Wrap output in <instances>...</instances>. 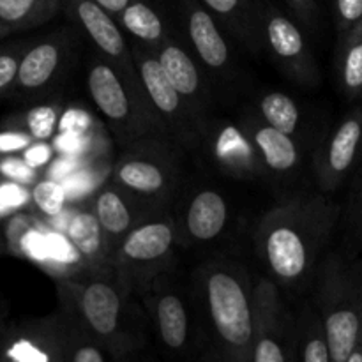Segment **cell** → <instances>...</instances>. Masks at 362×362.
I'll return each mask as SVG.
<instances>
[{
  "label": "cell",
  "instance_id": "6da1fadb",
  "mask_svg": "<svg viewBox=\"0 0 362 362\" xmlns=\"http://www.w3.org/2000/svg\"><path fill=\"white\" fill-rule=\"evenodd\" d=\"M341 211L325 194L290 198L265 212L255 228V250L278 288L300 290L318 271Z\"/></svg>",
  "mask_w": 362,
  "mask_h": 362
},
{
  "label": "cell",
  "instance_id": "7a4b0ae2",
  "mask_svg": "<svg viewBox=\"0 0 362 362\" xmlns=\"http://www.w3.org/2000/svg\"><path fill=\"white\" fill-rule=\"evenodd\" d=\"M193 283L209 345L228 362H250L257 329V281L243 264L212 258L194 271Z\"/></svg>",
  "mask_w": 362,
  "mask_h": 362
},
{
  "label": "cell",
  "instance_id": "3957f363",
  "mask_svg": "<svg viewBox=\"0 0 362 362\" xmlns=\"http://www.w3.org/2000/svg\"><path fill=\"white\" fill-rule=\"evenodd\" d=\"M60 311L101 343L113 359L129 357L141 346L131 322V296L108 274H83L57 279Z\"/></svg>",
  "mask_w": 362,
  "mask_h": 362
},
{
  "label": "cell",
  "instance_id": "277c9868",
  "mask_svg": "<svg viewBox=\"0 0 362 362\" xmlns=\"http://www.w3.org/2000/svg\"><path fill=\"white\" fill-rule=\"evenodd\" d=\"M313 303L332 362H345L362 334V262L331 253L318 265Z\"/></svg>",
  "mask_w": 362,
  "mask_h": 362
},
{
  "label": "cell",
  "instance_id": "5b68a950",
  "mask_svg": "<svg viewBox=\"0 0 362 362\" xmlns=\"http://www.w3.org/2000/svg\"><path fill=\"white\" fill-rule=\"evenodd\" d=\"M85 85L90 101L124 145L151 136H165L161 124L145 101L140 85L131 83L112 62L92 57Z\"/></svg>",
  "mask_w": 362,
  "mask_h": 362
},
{
  "label": "cell",
  "instance_id": "8992f818",
  "mask_svg": "<svg viewBox=\"0 0 362 362\" xmlns=\"http://www.w3.org/2000/svg\"><path fill=\"white\" fill-rule=\"evenodd\" d=\"M177 232L172 212L159 211L138 223L113 250V278L131 297H140L173 269Z\"/></svg>",
  "mask_w": 362,
  "mask_h": 362
},
{
  "label": "cell",
  "instance_id": "52a82bcc",
  "mask_svg": "<svg viewBox=\"0 0 362 362\" xmlns=\"http://www.w3.org/2000/svg\"><path fill=\"white\" fill-rule=\"evenodd\" d=\"M179 165L161 136H151L126 145L124 154L113 163L110 180L147 205L163 211L179 187Z\"/></svg>",
  "mask_w": 362,
  "mask_h": 362
},
{
  "label": "cell",
  "instance_id": "ba28073f",
  "mask_svg": "<svg viewBox=\"0 0 362 362\" xmlns=\"http://www.w3.org/2000/svg\"><path fill=\"white\" fill-rule=\"evenodd\" d=\"M129 48L141 94L161 124L165 134L179 141L182 147H200L207 126L202 124L175 87L170 83L154 49L138 41L129 45Z\"/></svg>",
  "mask_w": 362,
  "mask_h": 362
},
{
  "label": "cell",
  "instance_id": "9c48e42d",
  "mask_svg": "<svg viewBox=\"0 0 362 362\" xmlns=\"http://www.w3.org/2000/svg\"><path fill=\"white\" fill-rule=\"evenodd\" d=\"M138 299L165 352L173 357L191 356L198 341V315L193 293L175 285L172 271L159 276Z\"/></svg>",
  "mask_w": 362,
  "mask_h": 362
},
{
  "label": "cell",
  "instance_id": "30bf717a",
  "mask_svg": "<svg viewBox=\"0 0 362 362\" xmlns=\"http://www.w3.org/2000/svg\"><path fill=\"white\" fill-rule=\"evenodd\" d=\"M262 49L271 55L278 69L300 87L320 83V67L303 28L274 4L260 2Z\"/></svg>",
  "mask_w": 362,
  "mask_h": 362
},
{
  "label": "cell",
  "instance_id": "8fae6325",
  "mask_svg": "<svg viewBox=\"0 0 362 362\" xmlns=\"http://www.w3.org/2000/svg\"><path fill=\"white\" fill-rule=\"evenodd\" d=\"M257 329L250 362H293L296 317L285 304L281 290L269 278L257 281Z\"/></svg>",
  "mask_w": 362,
  "mask_h": 362
},
{
  "label": "cell",
  "instance_id": "7c38bea8",
  "mask_svg": "<svg viewBox=\"0 0 362 362\" xmlns=\"http://www.w3.org/2000/svg\"><path fill=\"white\" fill-rule=\"evenodd\" d=\"M362 163V106L350 110L322 138L313 168L324 193L339 189Z\"/></svg>",
  "mask_w": 362,
  "mask_h": 362
},
{
  "label": "cell",
  "instance_id": "4fadbf2b",
  "mask_svg": "<svg viewBox=\"0 0 362 362\" xmlns=\"http://www.w3.org/2000/svg\"><path fill=\"white\" fill-rule=\"evenodd\" d=\"M74 46L76 30L66 27L28 42L18 66L14 90L30 98L52 90L69 67Z\"/></svg>",
  "mask_w": 362,
  "mask_h": 362
},
{
  "label": "cell",
  "instance_id": "5bb4252c",
  "mask_svg": "<svg viewBox=\"0 0 362 362\" xmlns=\"http://www.w3.org/2000/svg\"><path fill=\"white\" fill-rule=\"evenodd\" d=\"M172 218L179 246H207L218 240L228 226V200L216 187L194 186L179 198Z\"/></svg>",
  "mask_w": 362,
  "mask_h": 362
},
{
  "label": "cell",
  "instance_id": "9a60e30c",
  "mask_svg": "<svg viewBox=\"0 0 362 362\" xmlns=\"http://www.w3.org/2000/svg\"><path fill=\"white\" fill-rule=\"evenodd\" d=\"M62 11L90 39L103 59L112 62L131 83L138 85L129 42L112 14L94 0H62Z\"/></svg>",
  "mask_w": 362,
  "mask_h": 362
},
{
  "label": "cell",
  "instance_id": "2e32d148",
  "mask_svg": "<svg viewBox=\"0 0 362 362\" xmlns=\"http://www.w3.org/2000/svg\"><path fill=\"white\" fill-rule=\"evenodd\" d=\"M179 4L187 42L202 69L212 76H228L233 71V55L225 28L200 0H179Z\"/></svg>",
  "mask_w": 362,
  "mask_h": 362
},
{
  "label": "cell",
  "instance_id": "e0dca14e",
  "mask_svg": "<svg viewBox=\"0 0 362 362\" xmlns=\"http://www.w3.org/2000/svg\"><path fill=\"white\" fill-rule=\"evenodd\" d=\"M158 62L161 64L166 78L175 87L180 98L193 110L202 124L209 126V108H211V90L204 78V69L189 49L177 41L172 34L161 46L154 49Z\"/></svg>",
  "mask_w": 362,
  "mask_h": 362
},
{
  "label": "cell",
  "instance_id": "ac0fdd59",
  "mask_svg": "<svg viewBox=\"0 0 362 362\" xmlns=\"http://www.w3.org/2000/svg\"><path fill=\"white\" fill-rule=\"evenodd\" d=\"M200 147L207 148L209 158L219 170L240 180H251L265 175V170L251 145L250 138L239 124L209 122Z\"/></svg>",
  "mask_w": 362,
  "mask_h": 362
},
{
  "label": "cell",
  "instance_id": "d6986e66",
  "mask_svg": "<svg viewBox=\"0 0 362 362\" xmlns=\"http://www.w3.org/2000/svg\"><path fill=\"white\" fill-rule=\"evenodd\" d=\"M0 362H64L59 313L7 327Z\"/></svg>",
  "mask_w": 362,
  "mask_h": 362
},
{
  "label": "cell",
  "instance_id": "ffe728a7",
  "mask_svg": "<svg viewBox=\"0 0 362 362\" xmlns=\"http://www.w3.org/2000/svg\"><path fill=\"white\" fill-rule=\"evenodd\" d=\"M90 211L94 212L99 226L103 230L110 251L117 247V244L144 219L156 214V211L148 209L127 191L113 184L112 180L103 184L94 193L90 200ZM159 212V211H158Z\"/></svg>",
  "mask_w": 362,
  "mask_h": 362
},
{
  "label": "cell",
  "instance_id": "44dd1931",
  "mask_svg": "<svg viewBox=\"0 0 362 362\" xmlns=\"http://www.w3.org/2000/svg\"><path fill=\"white\" fill-rule=\"evenodd\" d=\"M239 126L250 138L265 173L285 177L299 170L303 152L296 136L265 124L257 112H247L240 119Z\"/></svg>",
  "mask_w": 362,
  "mask_h": 362
},
{
  "label": "cell",
  "instance_id": "7402d4cb",
  "mask_svg": "<svg viewBox=\"0 0 362 362\" xmlns=\"http://www.w3.org/2000/svg\"><path fill=\"white\" fill-rule=\"evenodd\" d=\"M59 218H62L64 223H55V225L49 223V225L67 237V240L73 244L76 253L85 262L88 272L113 276L112 251L90 207H67Z\"/></svg>",
  "mask_w": 362,
  "mask_h": 362
},
{
  "label": "cell",
  "instance_id": "603a6c76",
  "mask_svg": "<svg viewBox=\"0 0 362 362\" xmlns=\"http://www.w3.org/2000/svg\"><path fill=\"white\" fill-rule=\"evenodd\" d=\"M228 34L239 39L250 52L262 53V0H200Z\"/></svg>",
  "mask_w": 362,
  "mask_h": 362
},
{
  "label": "cell",
  "instance_id": "cb8c5ba5",
  "mask_svg": "<svg viewBox=\"0 0 362 362\" xmlns=\"http://www.w3.org/2000/svg\"><path fill=\"white\" fill-rule=\"evenodd\" d=\"M49 223L30 212H14L4 226L6 250L39 267L45 260Z\"/></svg>",
  "mask_w": 362,
  "mask_h": 362
},
{
  "label": "cell",
  "instance_id": "d4e9b609",
  "mask_svg": "<svg viewBox=\"0 0 362 362\" xmlns=\"http://www.w3.org/2000/svg\"><path fill=\"white\" fill-rule=\"evenodd\" d=\"M117 25L131 35L134 41L156 49L165 42L170 32L165 20L147 0H131L115 16Z\"/></svg>",
  "mask_w": 362,
  "mask_h": 362
},
{
  "label": "cell",
  "instance_id": "484cf974",
  "mask_svg": "<svg viewBox=\"0 0 362 362\" xmlns=\"http://www.w3.org/2000/svg\"><path fill=\"white\" fill-rule=\"evenodd\" d=\"M336 74L345 98H362V21L338 35Z\"/></svg>",
  "mask_w": 362,
  "mask_h": 362
},
{
  "label": "cell",
  "instance_id": "4316f807",
  "mask_svg": "<svg viewBox=\"0 0 362 362\" xmlns=\"http://www.w3.org/2000/svg\"><path fill=\"white\" fill-rule=\"evenodd\" d=\"M62 0H0V27L14 32L30 30L55 20Z\"/></svg>",
  "mask_w": 362,
  "mask_h": 362
},
{
  "label": "cell",
  "instance_id": "83f0119b",
  "mask_svg": "<svg viewBox=\"0 0 362 362\" xmlns=\"http://www.w3.org/2000/svg\"><path fill=\"white\" fill-rule=\"evenodd\" d=\"M293 362H332L324 325L313 300L296 317V359Z\"/></svg>",
  "mask_w": 362,
  "mask_h": 362
},
{
  "label": "cell",
  "instance_id": "f1b7e54d",
  "mask_svg": "<svg viewBox=\"0 0 362 362\" xmlns=\"http://www.w3.org/2000/svg\"><path fill=\"white\" fill-rule=\"evenodd\" d=\"M39 267L46 274L52 276L55 281L57 279L73 278V276L88 272L87 265L81 260L80 255L76 253L73 244L67 240V237L60 230H57L52 225H49L48 240H46L45 260H42Z\"/></svg>",
  "mask_w": 362,
  "mask_h": 362
},
{
  "label": "cell",
  "instance_id": "f546056e",
  "mask_svg": "<svg viewBox=\"0 0 362 362\" xmlns=\"http://www.w3.org/2000/svg\"><path fill=\"white\" fill-rule=\"evenodd\" d=\"M60 327H62L64 362H113L108 350L88 336L80 325L74 324L67 315L59 311Z\"/></svg>",
  "mask_w": 362,
  "mask_h": 362
},
{
  "label": "cell",
  "instance_id": "4dcf8cb0",
  "mask_svg": "<svg viewBox=\"0 0 362 362\" xmlns=\"http://www.w3.org/2000/svg\"><path fill=\"white\" fill-rule=\"evenodd\" d=\"M255 112L265 124L290 136H297L303 126L299 106L290 95L283 92H267L262 95Z\"/></svg>",
  "mask_w": 362,
  "mask_h": 362
},
{
  "label": "cell",
  "instance_id": "1f68e13d",
  "mask_svg": "<svg viewBox=\"0 0 362 362\" xmlns=\"http://www.w3.org/2000/svg\"><path fill=\"white\" fill-rule=\"evenodd\" d=\"M30 205L35 216L45 221H53L66 212L69 200H67L66 187L60 180L41 177L30 187Z\"/></svg>",
  "mask_w": 362,
  "mask_h": 362
},
{
  "label": "cell",
  "instance_id": "d6a6232c",
  "mask_svg": "<svg viewBox=\"0 0 362 362\" xmlns=\"http://www.w3.org/2000/svg\"><path fill=\"white\" fill-rule=\"evenodd\" d=\"M62 110L59 105H37L18 117L9 127L25 131L34 141H52L59 131Z\"/></svg>",
  "mask_w": 362,
  "mask_h": 362
},
{
  "label": "cell",
  "instance_id": "836d02e7",
  "mask_svg": "<svg viewBox=\"0 0 362 362\" xmlns=\"http://www.w3.org/2000/svg\"><path fill=\"white\" fill-rule=\"evenodd\" d=\"M346 240L352 247V251L346 255L356 257L357 253H362V163L354 177L349 207H346Z\"/></svg>",
  "mask_w": 362,
  "mask_h": 362
},
{
  "label": "cell",
  "instance_id": "e575fe53",
  "mask_svg": "<svg viewBox=\"0 0 362 362\" xmlns=\"http://www.w3.org/2000/svg\"><path fill=\"white\" fill-rule=\"evenodd\" d=\"M42 177V170L32 166L21 154H0V180L32 187Z\"/></svg>",
  "mask_w": 362,
  "mask_h": 362
},
{
  "label": "cell",
  "instance_id": "d590c367",
  "mask_svg": "<svg viewBox=\"0 0 362 362\" xmlns=\"http://www.w3.org/2000/svg\"><path fill=\"white\" fill-rule=\"evenodd\" d=\"M30 41L25 42H13L4 48H0V95H6L14 90L18 76V66L20 59L23 55L25 48Z\"/></svg>",
  "mask_w": 362,
  "mask_h": 362
},
{
  "label": "cell",
  "instance_id": "8d00e7d4",
  "mask_svg": "<svg viewBox=\"0 0 362 362\" xmlns=\"http://www.w3.org/2000/svg\"><path fill=\"white\" fill-rule=\"evenodd\" d=\"M101 129V124L83 108H66L60 115L59 131L57 133H71L76 136H88Z\"/></svg>",
  "mask_w": 362,
  "mask_h": 362
},
{
  "label": "cell",
  "instance_id": "74e56055",
  "mask_svg": "<svg viewBox=\"0 0 362 362\" xmlns=\"http://www.w3.org/2000/svg\"><path fill=\"white\" fill-rule=\"evenodd\" d=\"M334 21L338 35L362 21V0H334Z\"/></svg>",
  "mask_w": 362,
  "mask_h": 362
},
{
  "label": "cell",
  "instance_id": "f35d334b",
  "mask_svg": "<svg viewBox=\"0 0 362 362\" xmlns=\"http://www.w3.org/2000/svg\"><path fill=\"white\" fill-rule=\"evenodd\" d=\"M32 141L34 140L25 131L6 127L0 131V154H23Z\"/></svg>",
  "mask_w": 362,
  "mask_h": 362
},
{
  "label": "cell",
  "instance_id": "ab89813d",
  "mask_svg": "<svg viewBox=\"0 0 362 362\" xmlns=\"http://www.w3.org/2000/svg\"><path fill=\"white\" fill-rule=\"evenodd\" d=\"M21 156H23L32 166H35V168L45 172L46 166H48L49 163L53 161V158L57 156V152L55 148H53L52 141H32L30 147H28Z\"/></svg>",
  "mask_w": 362,
  "mask_h": 362
},
{
  "label": "cell",
  "instance_id": "60d3db41",
  "mask_svg": "<svg viewBox=\"0 0 362 362\" xmlns=\"http://www.w3.org/2000/svg\"><path fill=\"white\" fill-rule=\"evenodd\" d=\"M297 20L308 28H315L318 23V4L317 0H285Z\"/></svg>",
  "mask_w": 362,
  "mask_h": 362
},
{
  "label": "cell",
  "instance_id": "b9f144b4",
  "mask_svg": "<svg viewBox=\"0 0 362 362\" xmlns=\"http://www.w3.org/2000/svg\"><path fill=\"white\" fill-rule=\"evenodd\" d=\"M94 2H98L99 6L106 11V13H110L113 18H115L117 14H119L120 11H122L124 7L131 2V0H94Z\"/></svg>",
  "mask_w": 362,
  "mask_h": 362
},
{
  "label": "cell",
  "instance_id": "7bdbcfd3",
  "mask_svg": "<svg viewBox=\"0 0 362 362\" xmlns=\"http://www.w3.org/2000/svg\"><path fill=\"white\" fill-rule=\"evenodd\" d=\"M197 362H228V361H226L225 357L218 352V350L212 349L211 345H207L205 346L204 352L200 354V357H198Z\"/></svg>",
  "mask_w": 362,
  "mask_h": 362
},
{
  "label": "cell",
  "instance_id": "ee69618b",
  "mask_svg": "<svg viewBox=\"0 0 362 362\" xmlns=\"http://www.w3.org/2000/svg\"><path fill=\"white\" fill-rule=\"evenodd\" d=\"M345 362H362V334L357 341V345L354 346V350L350 352V356L346 357Z\"/></svg>",
  "mask_w": 362,
  "mask_h": 362
},
{
  "label": "cell",
  "instance_id": "f6af8a7d",
  "mask_svg": "<svg viewBox=\"0 0 362 362\" xmlns=\"http://www.w3.org/2000/svg\"><path fill=\"white\" fill-rule=\"evenodd\" d=\"M6 332H7V327H0V352H2V345H4V339H6Z\"/></svg>",
  "mask_w": 362,
  "mask_h": 362
},
{
  "label": "cell",
  "instance_id": "bcb514c9",
  "mask_svg": "<svg viewBox=\"0 0 362 362\" xmlns=\"http://www.w3.org/2000/svg\"><path fill=\"white\" fill-rule=\"evenodd\" d=\"M9 35H11V32L7 30V28L0 27V41H2V39H6V37H9Z\"/></svg>",
  "mask_w": 362,
  "mask_h": 362
},
{
  "label": "cell",
  "instance_id": "7dc6e473",
  "mask_svg": "<svg viewBox=\"0 0 362 362\" xmlns=\"http://www.w3.org/2000/svg\"><path fill=\"white\" fill-rule=\"evenodd\" d=\"M4 251H6V243H4V235L0 233V255H2Z\"/></svg>",
  "mask_w": 362,
  "mask_h": 362
},
{
  "label": "cell",
  "instance_id": "c3c4849f",
  "mask_svg": "<svg viewBox=\"0 0 362 362\" xmlns=\"http://www.w3.org/2000/svg\"><path fill=\"white\" fill-rule=\"evenodd\" d=\"M113 362H134V361L131 359V356H129V357H122V359H115Z\"/></svg>",
  "mask_w": 362,
  "mask_h": 362
}]
</instances>
